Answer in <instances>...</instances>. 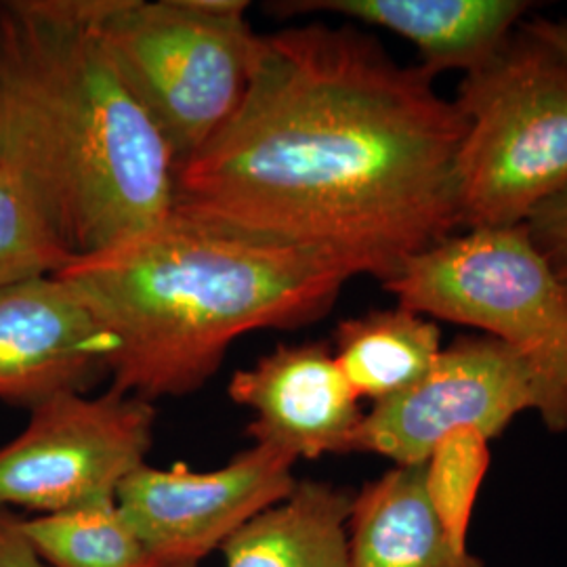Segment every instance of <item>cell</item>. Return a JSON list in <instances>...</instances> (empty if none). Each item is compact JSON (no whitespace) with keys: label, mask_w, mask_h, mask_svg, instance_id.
<instances>
[{"label":"cell","mask_w":567,"mask_h":567,"mask_svg":"<svg viewBox=\"0 0 567 567\" xmlns=\"http://www.w3.org/2000/svg\"><path fill=\"white\" fill-rule=\"evenodd\" d=\"M524 225L529 240L567 286V187L538 206Z\"/></svg>","instance_id":"19"},{"label":"cell","mask_w":567,"mask_h":567,"mask_svg":"<svg viewBox=\"0 0 567 567\" xmlns=\"http://www.w3.org/2000/svg\"><path fill=\"white\" fill-rule=\"evenodd\" d=\"M58 276L114 337L112 389L152 404L198 391L244 334L320 320L351 280L316 252L175 208Z\"/></svg>","instance_id":"3"},{"label":"cell","mask_w":567,"mask_h":567,"mask_svg":"<svg viewBox=\"0 0 567 567\" xmlns=\"http://www.w3.org/2000/svg\"><path fill=\"white\" fill-rule=\"evenodd\" d=\"M353 496L330 482H297L282 503L225 543V567H351L347 522Z\"/></svg>","instance_id":"14"},{"label":"cell","mask_w":567,"mask_h":567,"mask_svg":"<svg viewBox=\"0 0 567 567\" xmlns=\"http://www.w3.org/2000/svg\"><path fill=\"white\" fill-rule=\"evenodd\" d=\"M243 0H100V34L177 168L243 102L259 34Z\"/></svg>","instance_id":"5"},{"label":"cell","mask_w":567,"mask_h":567,"mask_svg":"<svg viewBox=\"0 0 567 567\" xmlns=\"http://www.w3.org/2000/svg\"><path fill=\"white\" fill-rule=\"evenodd\" d=\"M154 423L152 402L116 389L42 402L0 447V508L51 515L116 501L122 482L145 465Z\"/></svg>","instance_id":"7"},{"label":"cell","mask_w":567,"mask_h":567,"mask_svg":"<svg viewBox=\"0 0 567 567\" xmlns=\"http://www.w3.org/2000/svg\"><path fill=\"white\" fill-rule=\"evenodd\" d=\"M72 261L32 189L0 161V288L58 274Z\"/></svg>","instance_id":"17"},{"label":"cell","mask_w":567,"mask_h":567,"mask_svg":"<svg viewBox=\"0 0 567 567\" xmlns=\"http://www.w3.org/2000/svg\"><path fill=\"white\" fill-rule=\"evenodd\" d=\"M114 337L58 274L0 288V402L37 408L110 377Z\"/></svg>","instance_id":"10"},{"label":"cell","mask_w":567,"mask_h":567,"mask_svg":"<svg viewBox=\"0 0 567 567\" xmlns=\"http://www.w3.org/2000/svg\"><path fill=\"white\" fill-rule=\"evenodd\" d=\"M297 461L255 444L215 471L142 465L116 492V505L156 567H200L204 559L297 486Z\"/></svg>","instance_id":"9"},{"label":"cell","mask_w":567,"mask_h":567,"mask_svg":"<svg viewBox=\"0 0 567 567\" xmlns=\"http://www.w3.org/2000/svg\"><path fill=\"white\" fill-rule=\"evenodd\" d=\"M355 25L259 37L243 102L175 173V210L386 284L463 227L465 118Z\"/></svg>","instance_id":"1"},{"label":"cell","mask_w":567,"mask_h":567,"mask_svg":"<svg viewBox=\"0 0 567 567\" xmlns=\"http://www.w3.org/2000/svg\"><path fill=\"white\" fill-rule=\"evenodd\" d=\"M0 567H49L21 534L20 517L0 508Z\"/></svg>","instance_id":"20"},{"label":"cell","mask_w":567,"mask_h":567,"mask_svg":"<svg viewBox=\"0 0 567 567\" xmlns=\"http://www.w3.org/2000/svg\"><path fill=\"white\" fill-rule=\"evenodd\" d=\"M484 433L463 429L437 442L425 463V486L431 507L450 543L468 550L473 508L489 468V447Z\"/></svg>","instance_id":"18"},{"label":"cell","mask_w":567,"mask_h":567,"mask_svg":"<svg viewBox=\"0 0 567 567\" xmlns=\"http://www.w3.org/2000/svg\"><path fill=\"white\" fill-rule=\"evenodd\" d=\"M442 349L437 324L398 305L341 322L332 353L355 395L374 405L416 385Z\"/></svg>","instance_id":"15"},{"label":"cell","mask_w":567,"mask_h":567,"mask_svg":"<svg viewBox=\"0 0 567 567\" xmlns=\"http://www.w3.org/2000/svg\"><path fill=\"white\" fill-rule=\"evenodd\" d=\"M461 221L517 227L567 187V60L519 25L458 84Z\"/></svg>","instance_id":"4"},{"label":"cell","mask_w":567,"mask_h":567,"mask_svg":"<svg viewBox=\"0 0 567 567\" xmlns=\"http://www.w3.org/2000/svg\"><path fill=\"white\" fill-rule=\"evenodd\" d=\"M419 316L471 326L517 351L538 377L540 416L567 429V286L526 225L468 229L412 257L383 284Z\"/></svg>","instance_id":"6"},{"label":"cell","mask_w":567,"mask_h":567,"mask_svg":"<svg viewBox=\"0 0 567 567\" xmlns=\"http://www.w3.org/2000/svg\"><path fill=\"white\" fill-rule=\"evenodd\" d=\"M231 402L252 412L255 444L301 458L347 454L365 412L326 343L280 344L234 372Z\"/></svg>","instance_id":"11"},{"label":"cell","mask_w":567,"mask_h":567,"mask_svg":"<svg viewBox=\"0 0 567 567\" xmlns=\"http://www.w3.org/2000/svg\"><path fill=\"white\" fill-rule=\"evenodd\" d=\"M538 408V377L517 351L486 334L461 337L416 385L365 412L349 452L377 454L395 466L425 465L450 433L475 429L492 440Z\"/></svg>","instance_id":"8"},{"label":"cell","mask_w":567,"mask_h":567,"mask_svg":"<svg viewBox=\"0 0 567 567\" xmlns=\"http://www.w3.org/2000/svg\"><path fill=\"white\" fill-rule=\"evenodd\" d=\"M20 527L49 567H156L116 501L20 517Z\"/></svg>","instance_id":"16"},{"label":"cell","mask_w":567,"mask_h":567,"mask_svg":"<svg viewBox=\"0 0 567 567\" xmlns=\"http://www.w3.org/2000/svg\"><path fill=\"white\" fill-rule=\"evenodd\" d=\"M522 28L526 30L527 34L545 42L567 60V20L538 18V20L522 21Z\"/></svg>","instance_id":"21"},{"label":"cell","mask_w":567,"mask_h":567,"mask_svg":"<svg viewBox=\"0 0 567 567\" xmlns=\"http://www.w3.org/2000/svg\"><path fill=\"white\" fill-rule=\"evenodd\" d=\"M351 567H486L450 543L431 507L425 465L393 466L353 496L347 522Z\"/></svg>","instance_id":"13"},{"label":"cell","mask_w":567,"mask_h":567,"mask_svg":"<svg viewBox=\"0 0 567 567\" xmlns=\"http://www.w3.org/2000/svg\"><path fill=\"white\" fill-rule=\"evenodd\" d=\"M0 161L72 259L161 224L177 164L100 34V0L0 4Z\"/></svg>","instance_id":"2"},{"label":"cell","mask_w":567,"mask_h":567,"mask_svg":"<svg viewBox=\"0 0 567 567\" xmlns=\"http://www.w3.org/2000/svg\"><path fill=\"white\" fill-rule=\"evenodd\" d=\"M526 0H292L278 13H330L377 25L410 42L433 79L446 70L465 74L486 65L522 25Z\"/></svg>","instance_id":"12"}]
</instances>
